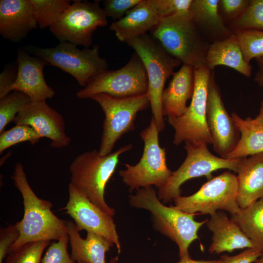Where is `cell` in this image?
Instances as JSON below:
<instances>
[{
    "label": "cell",
    "mask_w": 263,
    "mask_h": 263,
    "mask_svg": "<svg viewBox=\"0 0 263 263\" xmlns=\"http://www.w3.org/2000/svg\"><path fill=\"white\" fill-rule=\"evenodd\" d=\"M11 179L23 198L22 219L16 225L19 235L11 247L16 249L31 242L58 240L68 235L67 221L57 217L51 210L52 204L39 198L28 183L22 164H15Z\"/></svg>",
    "instance_id": "1"
},
{
    "label": "cell",
    "mask_w": 263,
    "mask_h": 263,
    "mask_svg": "<svg viewBox=\"0 0 263 263\" xmlns=\"http://www.w3.org/2000/svg\"><path fill=\"white\" fill-rule=\"evenodd\" d=\"M129 203L132 207L150 212L154 229L177 244L180 259L190 257L188 248L198 239V232L207 220L195 221L194 214L183 211L174 206L164 205L152 187L137 189L135 195H130Z\"/></svg>",
    "instance_id": "2"
},
{
    "label": "cell",
    "mask_w": 263,
    "mask_h": 263,
    "mask_svg": "<svg viewBox=\"0 0 263 263\" xmlns=\"http://www.w3.org/2000/svg\"><path fill=\"white\" fill-rule=\"evenodd\" d=\"M151 33L153 38L183 64L193 68L206 66L210 43L202 34L189 10L162 19Z\"/></svg>",
    "instance_id": "3"
},
{
    "label": "cell",
    "mask_w": 263,
    "mask_h": 263,
    "mask_svg": "<svg viewBox=\"0 0 263 263\" xmlns=\"http://www.w3.org/2000/svg\"><path fill=\"white\" fill-rule=\"evenodd\" d=\"M132 148V144H128L104 156L97 150L79 154L70 165V184L102 210L114 216L115 209L105 200V187L116 169L120 156Z\"/></svg>",
    "instance_id": "4"
},
{
    "label": "cell",
    "mask_w": 263,
    "mask_h": 263,
    "mask_svg": "<svg viewBox=\"0 0 263 263\" xmlns=\"http://www.w3.org/2000/svg\"><path fill=\"white\" fill-rule=\"evenodd\" d=\"M141 59L147 73L150 105L159 132L165 128L161 99L165 82L174 74L181 62L167 53L148 35L134 38L127 43Z\"/></svg>",
    "instance_id": "5"
},
{
    "label": "cell",
    "mask_w": 263,
    "mask_h": 263,
    "mask_svg": "<svg viewBox=\"0 0 263 263\" xmlns=\"http://www.w3.org/2000/svg\"><path fill=\"white\" fill-rule=\"evenodd\" d=\"M187 156L179 168L172 174L167 182L158 188L159 199L164 203L170 202L181 196L180 187L186 181L203 176L207 180L212 172L220 169L237 171L242 158H223L213 154L204 142L185 141Z\"/></svg>",
    "instance_id": "6"
},
{
    "label": "cell",
    "mask_w": 263,
    "mask_h": 263,
    "mask_svg": "<svg viewBox=\"0 0 263 263\" xmlns=\"http://www.w3.org/2000/svg\"><path fill=\"white\" fill-rule=\"evenodd\" d=\"M159 131L152 117L150 125L140 133L144 147L140 161L135 165L125 164L126 168L119 171V175L129 191L155 186L163 187L171 175L168 167L165 148L159 142Z\"/></svg>",
    "instance_id": "7"
},
{
    "label": "cell",
    "mask_w": 263,
    "mask_h": 263,
    "mask_svg": "<svg viewBox=\"0 0 263 263\" xmlns=\"http://www.w3.org/2000/svg\"><path fill=\"white\" fill-rule=\"evenodd\" d=\"M28 50L35 56L70 74L83 87L109 67L107 60L100 57L97 45L80 49L74 44L60 42L53 48L30 47Z\"/></svg>",
    "instance_id": "8"
},
{
    "label": "cell",
    "mask_w": 263,
    "mask_h": 263,
    "mask_svg": "<svg viewBox=\"0 0 263 263\" xmlns=\"http://www.w3.org/2000/svg\"><path fill=\"white\" fill-rule=\"evenodd\" d=\"M212 72L207 66L194 68V86L190 103L186 112L178 117H168L174 130L173 143L202 141L212 144L207 123L208 87Z\"/></svg>",
    "instance_id": "9"
},
{
    "label": "cell",
    "mask_w": 263,
    "mask_h": 263,
    "mask_svg": "<svg viewBox=\"0 0 263 263\" xmlns=\"http://www.w3.org/2000/svg\"><path fill=\"white\" fill-rule=\"evenodd\" d=\"M105 114L103 132L98 152L102 156L112 153L115 143L121 137L134 128L137 113L150 104L149 94L124 98L105 94L93 95Z\"/></svg>",
    "instance_id": "10"
},
{
    "label": "cell",
    "mask_w": 263,
    "mask_h": 263,
    "mask_svg": "<svg viewBox=\"0 0 263 263\" xmlns=\"http://www.w3.org/2000/svg\"><path fill=\"white\" fill-rule=\"evenodd\" d=\"M148 91V81L144 66L135 53L128 63L116 70H107L92 78L78 91L79 99L90 98L99 94L117 98L139 96Z\"/></svg>",
    "instance_id": "11"
},
{
    "label": "cell",
    "mask_w": 263,
    "mask_h": 263,
    "mask_svg": "<svg viewBox=\"0 0 263 263\" xmlns=\"http://www.w3.org/2000/svg\"><path fill=\"white\" fill-rule=\"evenodd\" d=\"M237 176L227 170L208 180L195 193L173 199L174 207L185 212L195 214H213L225 210L231 215L240 209L237 201Z\"/></svg>",
    "instance_id": "12"
},
{
    "label": "cell",
    "mask_w": 263,
    "mask_h": 263,
    "mask_svg": "<svg viewBox=\"0 0 263 263\" xmlns=\"http://www.w3.org/2000/svg\"><path fill=\"white\" fill-rule=\"evenodd\" d=\"M100 2L74 0L59 20L50 27V31L60 42L88 48L93 42L94 32L108 23Z\"/></svg>",
    "instance_id": "13"
},
{
    "label": "cell",
    "mask_w": 263,
    "mask_h": 263,
    "mask_svg": "<svg viewBox=\"0 0 263 263\" xmlns=\"http://www.w3.org/2000/svg\"><path fill=\"white\" fill-rule=\"evenodd\" d=\"M207 123L214 151L227 158L239 142L240 132L224 106L213 72L208 87Z\"/></svg>",
    "instance_id": "14"
},
{
    "label": "cell",
    "mask_w": 263,
    "mask_h": 263,
    "mask_svg": "<svg viewBox=\"0 0 263 263\" xmlns=\"http://www.w3.org/2000/svg\"><path fill=\"white\" fill-rule=\"evenodd\" d=\"M68 193V201L63 209L73 218L77 230H85L103 236L115 245L120 253L121 244L112 216L95 206L70 184Z\"/></svg>",
    "instance_id": "15"
},
{
    "label": "cell",
    "mask_w": 263,
    "mask_h": 263,
    "mask_svg": "<svg viewBox=\"0 0 263 263\" xmlns=\"http://www.w3.org/2000/svg\"><path fill=\"white\" fill-rule=\"evenodd\" d=\"M14 123L32 127L42 137L51 141V145L56 148L67 147L71 138L66 133L64 119L46 101H30L15 117Z\"/></svg>",
    "instance_id": "16"
},
{
    "label": "cell",
    "mask_w": 263,
    "mask_h": 263,
    "mask_svg": "<svg viewBox=\"0 0 263 263\" xmlns=\"http://www.w3.org/2000/svg\"><path fill=\"white\" fill-rule=\"evenodd\" d=\"M17 73L12 91L21 92L29 96L31 101H46L52 98L55 91L46 82L43 68L48 64L44 60L30 56L22 49H19L17 55Z\"/></svg>",
    "instance_id": "17"
},
{
    "label": "cell",
    "mask_w": 263,
    "mask_h": 263,
    "mask_svg": "<svg viewBox=\"0 0 263 263\" xmlns=\"http://www.w3.org/2000/svg\"><path fill=\"white\" fill-rule=\"evenodd\" d=\"M37 26L31 0H0V34L4 38L20 41Z\"/></svg>",
    "instance_id": "18"
},
{
    "label": "cell",
    "mask_w": 263,
    "mask_h": 263,
    "mask_svg": "<svg viewBox=\"0 0 263 263\" xmlns=\"http://www.w3.org/2000/svg\"><path fill=\"white\" fill-rule=\"evenodd\" d=\"M207 226L213 234L208 248L210 254L253 248L250 240L239 226L223 211H218L207 219Z\"/></svg>",
    "instance_id": "19"
},
{
    "label": "cell",
    "mask_w": 263,
    "mask_h": 263,
    "mask_svg": "<svg viewBox=\"0 0 263 263\" xmlns=\"http://www.w3.org/2000/svg\"><path fill=\"white\" fill-rule=\"evenodd\" d=\"M236 172V201L240 208L263 199V152L242 158Z\"/></svg>",
    "instance_id": "20"
},
{
    "label": "cell",
    "mask_w": 263,
    "mask_h": 263,
    "mask_svg": "<svg viewBox=\"0 0 263 263\" xmlns=\"http://www.w3.org/2000/svg\"><path fill=\"white\" fill-rule=\"evenodd\" d=\"M161 19L148 0H141L122 19L113 22L110 29L114 32L119 41L127 43L152 30Z\"/></svg>",
    "instance_id": "21"
},
{
    "label": "cell",
    "mask_w": 263,
    "mask_h": 263,
    "mask_svg": "<svg viewBox=\"0 0 263 263\" xmlns=\"http://www.w3.org/2000/svg\"><path fill=\"white\" fill-rule=\"evenodd\" d=\"M168 87L164 89L161 99L164 116L178 117L186 112L188 100L194 90V68L183 64L172 75Z\"/></svg>",
    "instance_id": "22"
},
{
    "label": "cell",
    "mask_w": 263,
    "mask_h": 263,
    "mask_svg": "<svg viewBox=\"0 0 263 263\" xmlns=\"http://www.w3.org/2000/svg\"><path fill=\"white\" fill-rule=\"evenodd\" d=\"M68 234L71 247V258L74 262L84 263H106L105 254L113 244L100 235L87 232L82 238L75 224L67 221Z\"/></svg>",
    "instance_id": "23"
},
{
    "label": "cell",
    "mask_w": 263,
    "mask_h": 263,
    "mask_svg": "<svg viewBox=\"0 0 263 263\" xmlns=\"http://www.w3.org/2000/svg\"><path fill=\"white\" fill-rule=\"evenodd\" d=\"M189 12L202 34L211 43L233 33L220 14L219 0H193Z\"/></svg>",
    "instance_id": "24"
},
{
    "label": "cell",
    "mask_w": 263,
    "mask_h": 263,
    "mask_svg": "<svg viewBox=\"0 0 263 263\" xmlns=\"http://www.w3.org/2000/svg\"><path fill=\"white\" fill-rule=\"evenodd\" d=\"M219 65L231 68L248 77L251 75V66L245 60L237 37L233 33L224 39L211 43L209 46L206 66L212 71Z\"/></svg>",
    "instance_id": "25"
},
{
    "label": "cell",
    "mask_w": 263,
    "mask_h": 263,
    "mask_svg": "<svg viewBox=\"0 0 263 263\" xmlns=\"http://www.w3.org/2000/svg\"><path fill=\"white\" fill-rule=\"evenodd\" d=\"M231 116L241 136L236 148L227 158H242L263 152V124L256 118L243 119L236 113Z\"/></svg>",
    "instance_id": "26"
},
{
    "label": "cell",
    "mask_w": 263,
    "mask_h": 263,
    "mask_svg": "<svg viewBox=\"0 0 263 263\" xmlns=\"http://www.w3.org/2000/svg\"><path fill=\"white\" fill-rule=\"evenodd\" d=\"M231 219L250 240L254 248L263 254V199L240 208Z\"/></svg>",
    "instance_id": "27"
},
{
    "label": "cell",
    "mask_w": 263,
    "mask_h": 263,
    "mask_svg": "<svg viewBox=\"0 0 263 263\" xmlns=\"http://www.w3.org/2000/svg\"><path fill=\"white\" fill-rule=\"evenodd\" d=\"M35 16L40 28L51 27L70 6L68 0H31Z\"/></svg>",
    "instance_id": "28"
},
{
    "label": "cell",
    "mask_w": 263,
    "mask_h": 263,
    "mask_svg": "<svg viewBox=\"0 0 263 263\" xmlns=\"http://www.w3.org/2000/svg\"><path fill=\"white\" fill-rule=\"evenodd\" d=\"M245 60L263 56V31L257 29L232 30Z\"/></svg>",
    "instance_id": "29"
},
{
    "label": "cell",
    "mask_w": 263,
    "mask_h": 263,
    "mask_svg": "<svg viewBox=\"0 0 263 263\" xmlns=\"http://www.w3.org/2000/svg\"><path fill=\"white\" fill-rule=\"evenodd\" d=\"M30 101L26 94L16 90L0 99V133Z\"/></svg>",
    "instance_id": "30"
},
{
    "label": "cell",
    "mask_w": 263,
    "mask_h": 263,
    "mask_svg": "<svg viewBox=\"0 0 263 263\" xmlns=\"http://www.w3.org/2000/svg\"><path fill=\"white\" fill-rule=\"evenodd\" d=\"M42 137L30 126L17 124L0 134V154L8 148L20 143L29 142L32 145L38 143Z\"/></svg>",
    "instance_id": "31"
},
{
    "label": "cell",
    "mask_w": 263,
    "mask_h": 263,
    "mask_svg": "<svg viewBox=\"0 0 263 263\" xmlns=\"http://www.w3.org/2000/svg\"><path fill=\"white\" fill-rule=\"evenodd\" d=\"M229 28L263 31V0H250L244 13L230 22Z\"/></svg>",
    "instance_id": "32"
},
{
    "label": "cell",
    "mask_w": 263,
    "mask_h": 263,
    "mask_svg": "<svg viewBox=\"0 0 263 263\" xmlns=\"http://www.w3.org/2000/svg\"><path fill=\"white\" fill-rule=\"evenodd\" d=\"M50 243L49 241L27 243L10 251L5 263H41L42 253Z\"/></svg>",
    "instance_id": "33"
},
{
    "label": "cell",
    "mask_w": 263,
    "mask_h": 263,
    "mask_svg": "<svg viewBox=\"0 0 263 263\" xmlns=\"http://www.w3.org/2000/svg\"><path fill=\"white\" fill-rule=\"evenodd\" d=\"M193 0H148L149 3L162 19L189 10Z\"/></svg>",
    "instance_id": "34"
},
{
    "label": "cell",
    "mask_w": 263,
    "mask_h": 263,
    "mask_svg": "<svg viewBox=\"0 0 263 263\" xmlns=\"http://www.w3.org/2000/svg\"><path fill=\"white\" fill-rule=\"evenodd\" d=\"M68 235L54 242L47 248L41 263H75L67 251Z\"/></svg>",
    "instance_id": "35"
},
{
    "label": "cell",
    "mask_w": 263,
    "mask_h": 263,
    "mask_svg": "<svg viewBox=\"0 0 263 263\" xmlns=\"http://www.w3.org/2000/svg\"><path fill=\"white\" fill-rule=\"evenodd\" d=\"M141 0H105L103 9L107 17L116 21L122 19L131 9Z\"/></svg>",
    "instance_id": "36"
},
{
    "label": "cell",
    "mask_w": 263,
    "mask_h": 263,
    "mask_svg": "<svg viewBox=\"0 0 263 263\" xmlns=\"http://www.w3.org/2000/svg\"><path fill=\"white\" fill-rule=\"evenodd\" d=\"M19 233L16 224L9 225L0 229V263L7 257L12 245L17 241Z\"/></svg>",
    "instance_id": "37"
},
{
    "label": "cell",
    "mask_w": 263,
    "mask_h": 263,
    "mask_svg": "<svg viewBox=\"0 0 263 263\" xmlns=\"http://www.w3.org/2000/svg\"><path fill=\"white\" fill-rule=\"evenodd\" d=\"M249 2L248 0H219V9L225 18L230 22L244 13Z\"/></svg>",
    "instance_id": "38"
},
{
    "label": "cell",
    "mask_w": 263,
    "mask_h": 263,
    "mask_svg": "<svg viewBox=\"0 0 263 263\" xmlns=\"http://www.w3.org/2000/svg\"><path fill=\"white\" fill-rule=\"evenodd\" d=\"M263 255L253 248H247L240 253L232 256L224 254L221 256L223 263H253Z\"/></svg>",
    "instance_id": "39"
},
{
    "label": "cell",
    "mask_w": 263,
    "mask_h": 263,
    "mask_svg": "<svg viewBox=\"0 0 263 263\" xmlns=\"http://www.w3.org/2000/svg\"><path fill=\"white\" fill-rule=\"evenodd\" d=\"M15 68H5L0 75V99L12 92V86L16 78Z\"/></svg>",
    "instance_id": "40"
},
{
    "label": "cell",
    "mask_w": 263,
    "mask_h": 263,
    "mask_svg": "<svg viewBox=\"0 0 263 263\" xmlns=\"http://www.w3.org/2000/svg\"><path fill=\"white\" fill-rule=\"evenodd\" d=\"M259 70L256 73L254 77V80L260 86H263V56L255 59Z\"/></svg>",
    "instance_id": "41"
},
{
    "label": "cell",
    "mask_w": 263,
    "mask_h": 263,
    "mask_svg": "<svg viewBox=\"0 0 263 263\" xmlns=\"http://www.w3.org/2000/svg\"><path fill=\"white\" fill-rule=\"evenodd\" d=\"M222 260L220 258L218 260H195L191 257L184 259H180L177 263H223Z\"/></svg>",
    "instance_id": "42"
},
{
    "label": "cell",
    "mask_w": 263,
    "mask_h": 263,
    "mask_svg": "<svg viewBox=\"0 0 263 263\" xmlns=\"http://www.w3.org/2000/svg\"><path fill=\"white\" fill-rule=\"evenodd\" d=\"M256 118L263 124V101L261 102L260 111Z\"/></svg>",
    "instance_id": "43"
},
{
    "label": "cell",
    "mask_w": 263,
    "mask_h": 263,
    "mask_svg": "<svg viewBox=\"0 0 263 263\" xmlns=\"http://www.w3.org/2000/svg\"><path fill=\"white\" fill-rule=\"evenodd\" d=\"M118 260V256H115L113 257H112L108 263H117V261Z\"/></svg>",
    "instance_id": "44"
},
{
    "label": "cell",
    "mask_w": 263,
    "mask_h": 263,
    "mask_svg": "<svg viewBox=\"0 0 263 263\" xmlns=\"http://www.w3.org/2000/svg\"><path fill=\"white\" fill-rule=\"evenodd\" d=\"M254 263H263V255L259 258Z\"/></svg>",
    "instance_id": "45"
},
{
    "label": "cell",
    "mask_w": 263,
    "mask_h": 263,
    "mask_svg": "<svg viewBox=\"0 0 263 263\" xmlns=\"http://www.w3.org/2000/svg\"></svg>",
    "instance_id": "46"
}]
</instances>
